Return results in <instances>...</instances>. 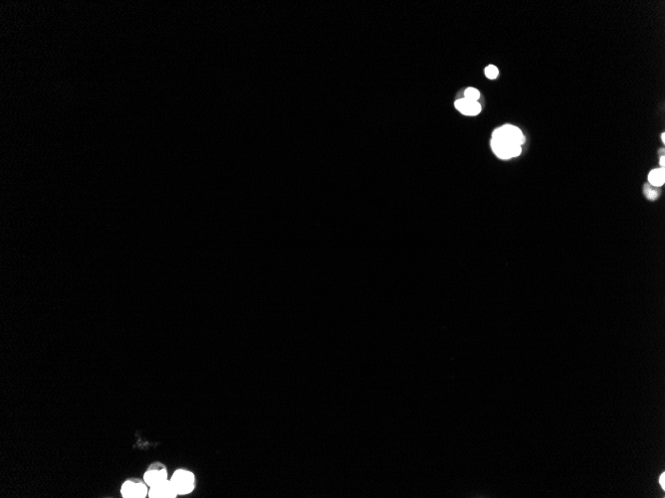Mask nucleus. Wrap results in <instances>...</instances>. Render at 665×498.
I'll return each instance as SVG.
<instances>
[{"label": "nucleus", "mask_w": 665, "mask_h": 498, "mask_svg": "<svg viewBox=\"0 0 665 498\" xmlns=\"http://www.w3.org/2000/svg\"><path fill=\"white\" fill-rule=\"evenodd\" d=\"M178 495H187L195 488V475L185 468L176 469L170 478Z\"/></svg>", "instance_id": "f257e3e1"}, {"label": "nucleus", "mask_w": 665, "mask_h": 498, "mask_svg": "<svg viewBox=\"0 0 665 498\" xmlns=\"http://www.w3.org/2000/svg\"><path fill=\"white\" fill-rule=\"evenodd\" d=\"M492 138H497L505 142L518 144L521 146L525 142L524 134L520 131V129L511 125H505L495 130L494 133H492Z\"/></svg>", "instance_id": "f03ea898"}, {"label": "nucleus", "mask_w": 665, "mask_h": 498, "mask_svg": "<svg viewBox=\"0 0 665 498\" xmlns=\"http://www.w3.org/2000/svg\"><path fill=\"white\" fill-rule=\"evenodd\" d=\"M148 485L142 479H128L122 487L121 493L125 498H144L148 495Z\"/></svg>", "instance_id": "7ed1b4c3"}, {"label": "nucleus", "mask_w": 665, "mask_h": 498, "mask_svg": "<svg viewBox=\"0 0 665 498\" xmlns=\"http://www.w3.org/2000/svg\"><path fill=\"white\" fill-rule=\"evenodd\" d=\"M168 474L167 466L164 464L157 462L147 467L143 474V480L148 487H151L169 479Z\"/></svg>", "instance_id": "20e7f679"}, {"label": "nucleus", "mask_w": 665, "mask_h": 498, "mask_svg": "<svg viewBox=\"0 0 665 498\" xmlns=\"http://www.w3.org/2000/svg\"><path fill=\"white\" fill-rule=\"evenodd\" d=\"M491 147L494 153L501 159H510L519 156L522 151L521 145L505 142L496 138L491 139Z\"/></svg>", "instance_id": "39448f33"}, {"label": "nucleus", "mask_w": 665, "mask_h": 498, "mask_svg": "<svg viewBox=\"0 0 665 498\" xmlns=\"http://www.w3.org/2000/svg\"><path fill=\"white\" fill-rule=\"evenodd\" d=\"M149 498H175L178 496L171 479H167L148 489Z\"/></svg>", "instance_id": "423d86ee"}, {"label": "nucleus", "mask_w": 665, "mask_h": 498, "mask_svg": "<svg viewBox=\"0 0 665 498\" xmlns=\"http://www.w3.org/2000/svg\"><path fill=\"white\" fill-rule=\"evenodd\" d=\"M455 107L465 116H477L481 112V104L478 101H472L465 98L457 100Z\"/></svg>", "instance_id": "0eeeda50"}, {"label": "nucleus", "mask_w": 665, "mask_h": 498, "mask_svg": "<svg viewBox=\"0 0 665 498\" xmlns=\"http://www.w3.org/2000/svg\"><path fill=\"white\" fill-rule=\"evenodd\" d=\"M648 182L654 187L662 186L665 182V171L664 168L653 169L648 174Z\"/></svg>", "instance_id": "6e6552de"}, {"label": "nucleus", "mask_w": 665, "mask_h": 498, "mask_svg": "<svg viewBox=\"0 0 665 498\" xmlns=\"http://www.w3.org/2000/svg\"><path fill=\"white\" fill-rule=\"evenodd\" d=\"M464 98L469 100H472V101H478V100L480 98V93L475 88H468V89L465 90Z\"/></svg>", "instance_id": "1a4fd4ad"}, {"label": "nucleus", "mask_w": 665, "mask_h": 498, "mask_svg": "<svg viewBox=\"0 0 665 498\" xmlns=\"http://www.w3.org/2000/svg\"><path fill=\"white\" fill-rule=\"evenodd\" d=\"M485 75H486V77H487L488 79H491V80L496 79V78L498 77V75H499V70H498V68L495 67L494 65H489V66H487L486 69H485Z\"/></svg>", "instance_id": "9d476101"}, {"label": "nucleus", "mask_w": 665, "mask_h": 498, "mask_svg": "<svg viewBox=\"0 0 665 498\" xmlns=\"http://www.w3.org/2000/svg\"><path fill=\"white\" fill-rule=\"evenodd\" d=\"M644 194H645L646 198L649 199V200H651V201L657 199V198H658V195H659L658 192H657L656 190H654L653 188L650 187V185H645V187H644Z\"/></svg>", "instance_id": "9b49d317"}, {"label": "nucleus", "mask_w": 665, "mask_h": 498, "mask_svg": "<svg viewBox=\"0 0 665 498\" xmlns=\"http://www.w3.org/2000/svg\"><path fill=\"white\" fill-rule=\"evenodd\" d=\"M659 483H660L661 487L664 489L665 488V473H662L661 476L659 477Z\"/></svg>", "instance_id": "f8f14e48"}, {"label": "nucleus", "mask_w": 665, "mask_h": 498, "mask_svg": "<svg viewBox=\"0 0 665 498\" xmlns=\"http://www.w3.org/2000/svg\"><path fill=\"white\" fill-rule=\"evenodd\" d=\"M664 161H665V158H664V155H662L661 158H660V165H661L662 168H664V164H665Z\"/></svg>", "instance_id": "ddd939ff"}, {"label": "nucleus", "mask_w": 665, "mask_h": 498, "mask_svg": "<svg viewBox=\"0 0 665 498\" xmlns=\"http://www.w3.org/2000/svg\"><path fill=\"white\" fill-rule=\"evenodd\" d=\"M664 137H665V134H664V133H662V134H661V139H662V141H663V142L665 141V138H664Z\"/></svg>", "instance_id": "4468645a"}]
</instances>
